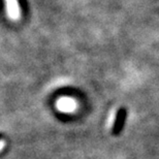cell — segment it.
Returning <instances> with one entry per match:
<instances>
[{
    "instance_id": "1",
    "label": "cell",
    "mask_w": 159,
    "mask_h": 159,
    "mask_svg": "<svg viewBox=\"0 0 159 159\" xmlns=\"http://www.w3.org/2000/svg\"><path fill=\"white\" fill-rule=\"evenodd\" d=\"M126 116H127V111L125 109H123V107L117 112L115 123H114V126H113V129H112L113 134L117 135L121 132V130H122V128L124 127V124H125Z\"/></svg>"
}]
</instances>
